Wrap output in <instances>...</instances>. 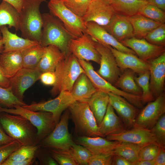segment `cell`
<instances>
[{
	"label": "cell",
	"mask_w": 165,
	"mask_h": 165,
	"mask_svg": "<svg viewBox=\"0 0 165 165\" xmlns=\"http://www.w3.org/2000/svg\"><path fill=\"white\" fill-rule=\"evenodd\" d=\"M144 38L152 44L165 46V24H162L154 29L145 37Z\"/></svg>",
	"instance_id": "obj_44"
},
{
	"label": "cell",
	"mask_w": 165,
	"mask_h": 165,
	"mask_svg": "<svg viewBox=\"0 0 165 165\" xmlns=\"http://www.w3.org/2000/svg\"><path fill=\"white\" fill-rule=\"evenodd\" d=\"M0 104L7 108H13L15 105L24 106L27 104L17 98L13 94L10 88L0 87Z\"/></svg>",
	"instance_id": "obj_40"
},
{
	"label": "cell",
	"mask_w": 165,
	"mask_h": 165,
	"mask_svg": "<svg viewBox=\"0 0 165 165\" xmlns=\"http://www.w3.org/2000/svg\"><path fill=\"white\" fill-rule=\"evenodd\" d=\"M155 164L154 160H142L137 161L134 164V165H155Z\"/></svg>",
	"instance_id": "obj_57"
},
{
	"label": "cell",
	"mask_w": 165,
	"mask_h": 165,
	"mask_svg": "<svg viewBox=\"0 0 165 165\" xmlns=\"http://www.w3.org/2000/svg\"><path fill=\"white\" fill-rule=\"evenodd\" d=\"M0 31L4 44L3 52L21 51L28 47L39 43L36 41L20 37L16 33L11 32L6 25L1 26Z\"/></svg>",
	"instance_id": "obj_24"
},
{
	"label": "cell",
	"mask_w": 165,
	"mask_h": 165,
	"mask_svg": "<svg viewBox=\"0 0 165 165\" xmlns=\"http://www.w3.org/2000/svg\"><path fill=\"white\" fill-rule=\"evenodd\" d=\"M0 87L4 88H10V79L6 76L0 67Z\"/></svg>",
	"instance_id": "obj_55"
},
{
	"label": "cell",
	"mask_w": 165,
	"mask_h": 165,
	"mask_svg": "<svg viewBox=\"0 0 165 165\" xmlns=\"http://www.w3.org/2000/svg\"><path fill=\"white\" fill-rule=\"evenodd\" d=\"M44 47L39 43L20 51L23 68L35 69L37 68L44 53Z\"/></svg>",
	"instance_id": "obj_34"
},
{
	"label": "cell",
	"mask_w": 165,
	"mask_h": 165,
	"mask_svg": "<svg viewBox=\"0 0 165 165\" xmlns=\"http://www.w3.org/2000/svg\"><path fill=\"white\" fill-rule=\"evenodd\" d=\"M105 2L109 4L110 3L111 0H102Z\"/></svg>",
	"instance_id": "obj_59"
},
{
	"label": "cell",
	"mask_w": 165,
	"mask_h": 165,
	"mask_svg": "<svg viewBox=\"0 0 165 165\" xmlns=\"http://www.w3.org/2000/svg\"><path fill=\"white\" fill-rule=\"evenodd\" d=\"M21 145L19 142L15 140L8 143L0 145V165Z\"/></svg>",
	"instance_id": "obj_46"
},
{
	"label": "cell",
	"mask_w": 165,
	"mask_h": 165,
	"mask_svg": "<svg viewBox=\"0 0 165 165\" xmlns=\"http://www.w3.org/2000/svg\"><path fill=\"white\" fill-rule=\"evenodd\" d=\"M14 140L6 133L0 124V145L8 143Z\"/></svg>",
	"instance_id": "obj_53"
},
{
	"label": "cell",
	"mask_w": 165,
	"mask_h": 165,
	"mask_svg": "<svg viewBox=\"0 0 165 165\" xmlns=\"http://www.w3.org/2000/svg\"><path fill=\"white\" fill-rule=\"evenodd\" d=\"M39 147L38 145H22L12 153L7 158L14 161H23L33 159Z\"/></svg>",
	"instance_id": "obj_38"
},
{
	"label": "cell",
	"mask_w": 165,
	"mask_h": 165,
	"mask_svg": "<svg viewBox=\"0 0 165 165\" xmlns=\"http://www.w3.org/2000/svg\"><path fill=\"white\" fill-rule=\"evenodd\" d=\"M104 28L120 42L134 37L133 28L128 17L116 13L109 24Z\"/></svg>",
	"instance_id": "obj_23"
},
{
	"label": "cell",
	"mask_w": 165,
	"mask_h": 165,
	"mask_svg": "<svg viewBox=\"0 0 165 165\" xmlns=\"http://www.w3.org/2000/svg\"><path fill=\"white\" fill-rule=\"evenodd\" d=\"M148 3L146 0H111L110 4L116 13L129 17L138 13Z\"/></svg>",
	"instance_id": "obj_31"
},
{
	"label": "cell",
	"mask_w": 165,
	"mask_h": 165,
	"mask_svg": "<svg viewBox=\"0 0 165 165\" xmlns=\"http://www.w3.org/2000/svg\"><path fill=\"white\" fill-rule=\"evenodd\" d=\"M70 112L68 108L61 117L52 132L38 144L40 147L59 150H68L74 142L68 129Z\"/></svg>",
	"instance_id": "obj_7"
},
{
	"label": "cell",
	"mask_w": 165,
	"mask_h": 165,
	"mask_svg": "<svg viewBox=\"0 0 165 165\" xmlns=\"http://www.w3.org/2000/svg\"><path fill=\"white\" fill-rule=\"evenodd\" d=\"M76 101L71 92L62 91L57 97L53 99L38 102H34L30 105H27L23 107L33 111H43L50 112L58 123L63 112Z\"/></svg>",
	"instance_id": "obj_11"
},
{
	"label": "cell",
	"mask_w": 165,
	"mask_h": 165,
	"mask_svg": "<svg viewBox=\"0 0 165 165\" xmlns=\"http://www.w3.org/2000/svg\"></svg>",
	"instance_id": "obj_61"
},
{
	"label": "cell",
	"mask_w": 165,
	"mask_h": 165,
	"mask_svg": "<svg viewBox=\"0 0 165 165\" xmlns=\"http://www.w3.org/2000/svg\"><path fill=\"white\" fill-rule=\"evenodd\" d=\"M78 60L85 71V74L97 90L107 93H112L120 96L137 108H139L142 106L141 96L127 93L117 88L102 77L95 71L91 63L83 60Z\"/></svg>",
	"instance_id": "obj_9"
},
{
	"label": "cell",
	"mask_w": 165,
	"mask_h": 165,
	"mask_svg": "<svg viewBox=\"0 0 165 165\" xmlns=\"http://www.w3.org/2000/svg\"><path fill=\"white\" fill-rule=\"evenodd\" d=\"M112 165H133L132 163L128 161L123 157L115 155H114Z\"/></svg>",
	"instance_id": "obj_52"
},
{
	"label": "cell",
	"mask_w": 165,
	"mask_h": 165,
	"mask_svg": "<svg viewBox=\"0 0 165 165\" xmlns=\"http://www.w3.org/2000/svg\"><path fill=\"white\" fill-rule=\"evenodd\" d=\"M141 145L125 142H119L114 149V155L122 156L134 164L138 161Z\"/></svg>",
	"instance_id": "obj_35"
},
{
	"label": "cell",
	"mask_w": 165,
	"mask_h": 165,
	"mask_svg": "<svg viewBox=\"0 0 165 165\" xmlns=\"http://www.w3.org/2000/svg\"><path fill=\"white\" fill-rule=\"evenodd\" d=\"M94 46L99 53L100 67L97 72L105 80L114 85L121 73L116 58L109 47L94 40Z\"/></svg>",
	"instance_id": "obj_12"
},
{
	"label": "cell",
	"mask_w": 165,
	"mask_h": 165,
	"mask_svg": "<svg viewBox=\"0 0 165 165\" xmlns=\"http://www.w3.org/2000/svg\"><path fill=\"white\" fill-rule=\"evenodd\" d=\"M165 114V95L163 92L147 103L137 116L133 128L150 130Z\"/></svg>",
	"instance_id": "obj_10"
},
{
	"label": "cell",
	"mask_w": 165,
	"mask_h": 165,
	"mask_svg": "<svg viewBox=\"0 0 165 165\" xmlns=\"http://www.w3.org/2000/svg\"><path fill=\"white\" fill-rule=\"evenodd\" d=\"M2 112L19 115L28 120L37 129L39 143L52 132L57 123L50 112L33 111L19 105L12 108L0 106V113Z\"/></svg>",
	"instance_id": "obj_6"
},
{
	"label": "cell",
	"mask_w": 165,
	"mask_h": 165,
	"mask_svg": "<svg viewBox=\"0 0 165 165\" xmlns=\"http://www.w3.org/2000/svg\"><path fill=\"white\" fill-rule=\"evenodd\" d=\"M113 152L93 155L88 165H112Z\"/></svg>",
	"instance_id": "obj_48"
},
{
	"label": "cell",
	"mask_w": 165,
	"mask_h": 165,
	"mask_svg": "<svg viewBox=\"0 0 165 165\" xmlns=\"http://www.w3.org/2000/svg\"><path fill=\"white\" fill-rule=\"evenodd\" d=\"M89 108L98 126L101 123L109 104L108 93L97 90L88 101Z\"/></svg>",
	"instance_id": "obj_29"
},
{
	"label": "cell",
	"mask_w": 165,
	"mask_h": 165,
	"mask_svg": "<svg viewBox=\"0 0 165 165\" xmlns=\"http://www.w3.org/2000/svg\"><path fill=\"white\" fill-rule=\"evenodd\" d=\"M42 26L39 44L45 47L50 45L57 47L66 55L69 52V44L75 38L62 22L50 13L42 14Z\"/></svg>",
	"instance_id": "obj_2"
},
{
	"label": "cell",
	"mask_w": 165,
	"mask_h": 165,
	"mask_svg": "<svg viewBox=\"0 0 165 165\" xmlns=\"http://www.w3.org/2000/svg\"><path fill=\"white\" fill-rule=\"evenodd\" d=\"M115 13L110 4L102 0H91L82 18L86 22H93L104 28L109 24Z\"/></svg>",
	"instance_id": "obj_16"
},
{
	"label": "cell",
	"mask_w": 165,
	"mask_h": 165,
	"mask_svg": "<svg viewBox=\"0 0 165 165\" xmlns=\"http://www.w3.org/2000/svg\"><path fill=\"white\" fill-rule=\"evenodd\" d=\"M74 13L82 17L86 13L91 0H61Z\"/></svg>",
	"instance_id": "obj_43"
},
{
	"label": "cell",
	"mask_w": 165,
	"mask_h": 165,
	"mask_svg": "<svg viewBox=\"0 0 165 165\" xmlns=\"http://www.w3.org/2000/svg\"><path fill=\"white\" fill-rule=\"evenodd\" d=\"M35 157L38 158L40 165H58L52 157L47 148L39 146L35 153Z\"/></svg>",
	"instance_id": "obj_47"
},
{
	"label": "cell",
	"mask_w": 165,
	"mask_h": 165,
	"mask_svg": "<svg viewBox=\"0 0 165 165\" xmlns=\"http://www.w3.org/2000/svg\"><path fill=\"white\" fill-rule=\"evenodd\" d=\"M0 67L4 75L10 79L23 68L20 51L2 52L0 54Z\"/></svg>",
	"instance_id": "obj_27"
},
{
	"label": "cell",
	"mask_w": 165,
	"mask_h": 165,
	"mask_svg": "<svg viewBox=\"0 0 165 165\" xmlns=\"http://www.w3.org/2000/svg\"><path fill=\"white\" fill-rule=\"evenodd\" d=\"M148 3L165 11V0H147Z\"/></svg>",
	"instance_id": "obj_56"
},
{
	"label": "cell",
	"mask_w": 165,
	"mask_h": 165,
	"mask_svg": "<svg viewBox=\"0 0 165 165\" xmlns=\"http://www.w3.org/2000/svg\"><path fill=\"white\" fill-rule=\"evenodd\" d=\"M19 16L20 13L13 6L2 0L0 4V27L7 25L9 28L13 27L18 31Z\"/></svg>",
	"instance_id": "obj_33"
},
{
	"label": "cell",
	"mask_w": 165,
	"mask_h": 165,
	"mask_svg": "<svg viewBox=\"0 0 165 165\" xmlns=\"http://www.w3.org/2000/svg\"><path fill=\"white\" fill-rule=\"evenodd\" d=\"M35 162L34 158L23 161H14L7 159L1 165H30Z\"/></svg>",
	"instance_id": "obj_50"
},
{
	"label": "cell",
	"mask_w": 165,
	"mask_h": 165,
	"mask_svg": "<svg viewBox=\"0 0 165 165\" xmlns=\"http://www.w3.org/2000/svg\"><path fill=\"white\" fill-rule=\"evenodd\" d=\"M138 13L156 22L165 23V11L148 3L140 9Z\"/></svg>",
	"instance_id": "obj_39"
},
{
	"label": "cell",
	"mask_w": 165,
	"mask_h": 165,
	"mask_svg": "<svg viewBox=\"0 0 165 165\" xmlns=\"http://www.w3.org/2000/svg\"><path fill=\"white\" fill-rule=\"evenodd\" d=\"M56 82L51 93L55 96L62 91L71 92L78 77L85 71L77 58L69 52L59 62L54 72Z\"/></svg>",
	"instance_id": "obj_4"
},
{
	"label": "cell",
	"mask_w": 165,
	"mask_h": 165,
	"mask_svg": "<svg viewBox=\"0 0 165 165\" xmlns=\"http://www.w3.org/2000/svg\"></svg>",
	"instance_id": "obj_62"
},
{
	"label": "cell",
	"mask_w": 165,
	"mask_h": 165,
	"mask_svg": "<svg viewBox=\"0 0 165 165\" xmlns=\"http://www.w3.org/2000/svg\"><path fill=\"white\" fill-rule=\"evenodd\" d=\"M76 143L88 149L93 155L113 152L119 141H110L100 136L95 137L77 136Z\"/></svg>",
	"instance_id": "obj_22"
},
{
	"label": "cell",
	"mask_w": 165,
	"mask_h": 165,
	"mask_svg": "<svg viewBox=\"0 0 165 165\" xmlns=\"http://www.w3.org/2000/svg\"><path fill=\"white\" fill-rule=\"evenodd\" d=\"M48 149L52 157L58 165H78L70 153L69 149L62 150L53 149Z\"/></svg>",
	"instance_id": "obj_41"
},
{
	"label": "cell",
	"mask_w": 165,
	"mask_h": 165,
	"mask_svg": "<svg viewBox=\"0 0 165 165\" xmlns=\"http://www.w3.org/2000/svg\"><path fill=\"white\" fill-rule=\"evenodd\" d=\"M41 74L36 69H21L10 78V88L13 94L23 101L25 92L39 80Z\"/></svg>",
	"instance_id": "obj_14"
},
{
	"label": "cell",
	"mask_w": 165,
	"mask_h": 165,
	"mask_svg": "<svg viewBox=\"0 0 165 165\" xmlns=\"http://www.w3.org/2000/svg\"><path fill=\"white\" fill-rule=\"evenodd\" d=\"M94 39L86 33L72 39L69 49L78 60L92 61L100 64V55L94 46Z\"/></svg>",
	"instance_id": "obj_13"
},
{
	"label": "cell",
	"mask_w": 165,
	"mask_h": 165,
	"mask_svg": "<svg viewBox=\"0 0 165 165\" xmlns=\"http://www.w3.org/2000/svg\"><path fill=\"white\" fill-rule=\"evenodd\" d=\"M160 147L156 143H151L142 147L139 154L138 160H154Z\"/></svg>",
	"instance_id": "obj_45"
},
{
	"label": "cell",
	"mask_w": 165,
	"mask_h": 165,
	"mask_svg": "<svg viewBox=\"0 0 165 165\" xmlns=\"http://www.w3.org/2000/svg\"><path fill=\"white\" fill-rule=\"evenodd\" d=\"M138 75V76L135 77V80L141 90V100L144 105L154 100L155 98L150 88L149 71Z\"/></svg>",
	"instance_id": "obj_36"
},
{
	"label": "cell",
	"mask_w": 165,
	"mask_h": 165,
	"mask_svg": "<svg viewBox=\"0 0 165 165\" xmlns=\"http://www.w3.org/2000/svg\"><path fill=\"white\" fill-rule=\"evenodd\" d=\"M44 48L43 55L36 69L41 73L54 72L59 62L66 54L55 46L49 45L44 47Z\"/></svg>",
	"instance_id": "obj_26"
},
{
	"label": "cell",
	"mask_w": 165,
	"mask_h": 165,
	"mask_svg": "<svg viewBox=\"0 0 165 165\" xmlns=\"http://www.w3.org/2000/svg\"><path fill=\"white\" fill-rule=\"evenodd\" d=\"M109 103L123 120L125 126L133 127L138 109L123 97L112 93H108Z\"/></svg>",
	"instance_id": "obj_18"
},
{
	"label": "cell",
	"mask_w": 165,
	"mask_h": 165,
	"mask_svg": "<svg viewBox=\"0 0 165 165\" xmlns=\"http://www.w3.org/2000/svg\"><path fill=\"white\" fill-rule=\"evenodd\" d=\"M45 0H27L20 13L19 30L23 38L39 42L42 26L39 10Z\"/></svg>",
	"instance_id": "obj_3"
},
{
	"label": "cell",
	"mask_w": 165,
	"mask_h": 165,
	"mask_svg": "<svg viewBox=\"0 0 165 165\" xmlns=\"http://www.w3.org/2000/svg\"><path fill=\"white\" fill-rule=\"evenodd\" d=\"M155 165H165V149L161 147L156 158L154 160Z\"/></svg>",
	"instance_id": "obj_51"
},
{
	"label": "cell",
	"mask_w": 165,
	"mask_h": 165,
	"mask_svg": "<svg viewBox=\"0 0 165 165\" xmlns=\"http://www.w3.org/2000/svg\"><path fill=\"white\" fill-rule=\"evenodd\" d=\"M99 131L102 137L116 134L126 130L119 117L109 103L106 113L98 126Z\"/></svg>",
	"instance_id": "obj_25"
},
{
	"label": "cell",
	"mask_w": 165,
	"mask_h": 165,
	"mask_svg": "<svg viewBox=\"0 0 165 165\" xmlns=\"http://www.w3.org/2000/svg\"><path fill=\"white\" fill-rule=\"evenodd\" d=\"M13 6L19 13L27 0H3Z\"/></svg>",
	"instance_id": "obj_54"
},
{
	"label": "cell",
	"mask_w": 165,
	"mask_h": 165,
	"mask_svg": "<svg viewBox=\"0 0 165 165\" xmlns=\"http://www.w3.org/2000/svg\"><path fill=\"white\" fill-rule=\"evenodd\" d=\"M48 7L50 13L58 18L75 38L86 33V22L68 9L61 0H50Z\"/></svg>",
	"instance_id": "obj_8"
},
{
	"label": "cell",
	"mask_w": 165,
	"mask_h": 165,
	"mask_svg": "<svg viewBox=\"0 0 165 165\" xmlns=\"http://www.w3.org/2000/svg\"><path fill=\"white\" fill-rule=\"evenodd\" d=\"M0 124L8 135L21 145H35L39 143L36 128L23 116L1 112Z\"/></svg>",
	"instance_id": "obj_1"
},
{
	"label": "cell",
	"mask_w": 165,
	"mask_h": 165,
	"mask_svg": "<svg viewBox=\"0 0 165 165\" xmlns=\"http://www.w3.org/2000/svg\"><path fill=\"white\" fill-rule=\"evenodd\" d=\"M2 38V36L1 35H0V39H1Z\"/></svg>",
	"instance_id": "obj_60"
},
{
	"label": "cell",
	"mask_w": 165,
	"mask_h": 165,
	"mask_svg": "<svg viewBox=\"0 0 165 165\" xmlns=\"http://www.w3.org/2000/svg\"><path fill=\"white\" fill-rule=\"evenodd\" d=\"M69 151L78 165H88L93 155L86 148L74 142L70 148Z\"/></svg>",
	"instance_id": "obj_37"
},
{
	"label": "cell",
	"mask_w": 165,
	"mask_h": 165,
	"mask_svg": "<svg viewBox=\"0 0 165 165\" xmlns=\"http://www.w3.org/2000/svg\"><path fill=\"white\" fill-rule=\"evenodd\" d=\"M86 33L97 42L122 52L136 55L131 49L118 41L103 27L93 22L86 23Z\"/></svg>",
	"instance_id": "obj_20"
},
{
	"label": "cell",
	"mask_w": 165,
	"mask_h": 165,
	"mask_svg": "<svg viewBox=\"0 0 165 165\" xmlns=\"http://www.w3.org/2000/svg\"><path fill=\"white\" fill-rule=\"evenodd\" d=\"M68 108L77 136L102 137L96 119L87 102L76 101Z\"/></svg>",
	"instance_id": "obj_5"
},
{
	"label": "cell",
	"mask_w": 165,
	"mask_h": 165,
	"mask_svg": "<svg viewBox=\"0 0 165 165\" xmlns=\"http://www.w3.org/2000/svg\"><path fill=\"white\" fill-rule=\"evenodd\" d=\"M132 26L134 37L144 38L152 31L161 24L139 13L127 17Z\"/></svg>",
	"instance_id": "obj_30"
},
{
	"label": "cell",
	"mask_w": 165,
	"mask_h": 165,
	"mask_svg": "<svg viewBox=\"0 0 165 165\" xmlns=\"http://www.w3.org/2000/svg\"><path fill=\"white\" fill-rule=\"evenodd\" d=\"M108 46L114 55L122 72L126 69H129L139 75L149 71L148 61L141 60L136 55L122 52Z\"/></svg>",
	"instance_id": "obj_21"
},
{
	"label": "cell",
	"mask_w": 165,
	"mask_h": 165,
	"mask_svg": "<svg viewBox=\"0 0 165 165\" xmlns=\"http://www.w3.org/2000/svg\"><path fill=\"white\" fill-rule=\"evenodd\" d=\"M97 90L84 73L81 74L76 79L71 92L77 101L87 102Z\"/></svg>",
	"instance_id": "obj_28"
},
{
	"label": "cell",
	"mask_w": 165,
	"mask_h": 165,
	"mask_svg": "<svg viewBox=\"0 0 165 165\" xmlns=\"http://www.w3.org/2000/svg\"><path fill=\"white\" fill-rule=\"evenodd\" d=\"M122 72L114 86L127 93L141 96V90L135 80V73L129 69Z\"/></svg>",
	"instance_id": "obj_32"
},
{
	"label": "cell",
	"mask_w": 165,
	"mask_h": 165,
	"mask_svg": "<svg viewBox=\"0 0 165 165\" xmlns=\"http://www.w3.org/2000/svg\"><path fill=\"white\" fill-rule=\"evenodd\" d=\"M148 62L150 88L156 98L164 92L165 80V52Z\"/></svg>",
	"instance_id": "obj_17"
},
{
	"label": "cell",
	"mask_w": 165,
	"mask_h": 165,
	"mask_svg": "<svg viewBox=\"0 0 165 165\" xmlns=\"http://www.w3.org/2000/svg\"><path fill=\"white\" fill-rule=\"evenodd\" d=\"M4 50V44L2 39H0V54L2 53Z\"/></svg>",
	"instance_id": "obj_58"
},
{
	"label": "cell",
	"mask_w": 165,
	"mask_h": 165,
	"mask_svg": "<svg viewBox=\"0 0 165 165\" xmlns=\"http://www.w3.org/2000/svg\"><path fill=\"white\" fill-rule=\"evenodd\" d=\"M39 79L44 85L53 86L55 84L56 80L54 72H46L42 73Z\"/></svg>",
	"instance_id": "obj_49"
},
{
	"label": "cell",
	"mask_w": 165,
	"mask_h": 165,
	"mask_svg": "<svg viewBox=\"0 0 165 165\" xmlns=\"http://www.w3.org/2000/svg\"><path fill=\"white\" fill-rule=\"evenodd\" d=\"M156 142L160 147L165 148V114L160 118L150 130Z\"/></svg>",
	"instance_id": "obj_42"
},
{
	"label": "cell",
	"mask_w": 165,
	"mask_h": 165,
	"mask_svg": "<svg viewBox=\"0 0 165 165\" xmlns=\"http://www.w3.org/2000/svg\"><path fill=\"white\" fill-rule=\"evenodd\" d=\"M120 42L132 50L139 58L146 61L154 59L165 52L164 46L151 43L144 38L133 37Z\"/></svg>",
	"instance_id": "obj_15"
},
{
	"label": "cell",
	"mask_w": 165,
	"mask_h": 165,
	"mask_svg": "<svg viewBox=\"0 0 165 165\" xmlns=\"http://www.w3.org/2000/svg\"><path fill=\"white\" fill-rule=\"evenodd\" d=\"M106 137L109 140L130 142L142 146L156 143L150 130L142 128L133 127L131 129L125 130L117 134L108 135Z\"/></svg>",
	"instance_id": "obj_19"
}]
</instances>
